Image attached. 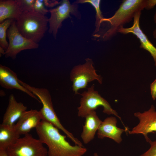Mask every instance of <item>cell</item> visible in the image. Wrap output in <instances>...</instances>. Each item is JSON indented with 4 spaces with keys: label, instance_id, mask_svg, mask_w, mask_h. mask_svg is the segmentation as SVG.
<instances>
[{
    "label": "cell",
    "instance_id": "83f0119b",
    "mask_svg": "<svg viewBox=\"0 0 156 156\" xmlns=\"http://www.w3.org/2000/svg\"><path fill=\"white\" fill-rule=\"evenodd\" d=\"M0 156H9L6 150H0Z\"/></svg>",
    "mask_w": 156,
    "mask_h": 156
},
{
    "label": "cell",
    "instance_id": "ac0fdd59",
    "mask_svg": "<svg viewBox=\"0 0 156 156\" xmlns=\"http://www.w3.org/2000/svg\"><path fill=\"white\" fill-rule=\"evenodd\" d=\"M13 127L0 125V150H6L20 138Z\"/></svg>",
    "mask_w": 156,
    "mask_h": 156
},
{
    "label": "cell",
    "instance_id": "7c38bea8",
    "mask_svg": "<svg viewBox=\"0 0 156 156\" xmlns=\"http://www.w3.org/2000/svg\"><path fill=\"white\" fill-rule=\"evenodd\" d=\"M39 111L31 109L26 111L22 115L13 127L20 135L29 133L33 128L35 129L42 120Z\"/></svg>",
    "mask_w": 156,
    "mask_h": 156
},
{
    "label": "cell",
    "instance_id": "44dd1931",
    "mask_svg": "<svg viewBox=\"0 0 156 156\" xmlns=\"http://www.w3.org/2000/svg\"><path fill=\"white\" fill-rule=\"evenodd\" d=\"M22 12L33 11L35 0H17Z\"/></svg>",
    "mask_w": 156,
    "mask_h": 156
},
{
    "label": "cell",
    "instance_id": "e0dca14e",
    "mask_svg": "<svg viewBox=\"0 0 156 156\" xmlns=\"http://www.w3.org/2000/svg\"><path fill=\"white\" fill-rule=\"evenodd\" d=\"M22 13L17 0H0V23L8 19L15 21Z\"/></svg>",
    "mask_w": 156,
    "mask_h": 156
},
{
    "label": "cell",
    "instance_id": "7402d4cb",
    "mask_svg": "<svg viewBox=\"0 0 156 156\" xmlns=\"http://www.w3.org/2000/svg\"><path fill=\"white\" fill-rule=\"evenodd\" d=\"M33 11L45 15L49 12V10L45 8L43 0H35Z\"/></svg>",
    "mask_w": 156,
    "mask_h": 156
},
{
    "label": "cell",
    "instance_id": "277c9868",
    "mask_svg": "<svg viewBox=\"0 0 156 156\" xmlns=\"http://www.w3.org/2000/svg\"><path fill=\"white\" fill-rule=\"evenodd\" d=\"M20 83L38 97L42 105L39 110L42 119L52 124L62 131L75 145L82 146L81 142L66 130L61 123L54 109L51 96L48 89L37 88L30 86L19 80Z\"/></svg>",
    "mask_w": 156,
    "mask_h": 156
},
{
    "label": "cell",
    "instance_id": "2e32d148",
    "mask_svg": "<svg viewBox=\"0 0 156 156\" xmlns=\"http://www.w3.org/2000/svg\"><path fill=\"white\" fill-rule=\"evenodd\" d=\"M81 138L84 144H87L94 138L96 133L102 122L95 110L90 112L85 117Z\"/></svg>",
    "mask_w": 156,
    "mask_h": 156
},
{
    "label": "cell",
    "instance_id": "f546056e",
    "mask_svg": "<svg viewBox=\"0 0 156 156\" xmlns=\"http://www.w3.org/2000/svg\"><path fill=\"white\" fill-rule=\"evenodd\" d=\"M93 156H99L97 153H95L94 154Z\"/></svg>",
    "mask_w": 156,
    "mask_h": 156
},
{
    "label": "cell",
    "instance_id": "8fae6325",
    "mask_svg": "<svg viewBox=\"0 0 156 156\" xmlns=\"http://www.w3.org/2000/svg\"><path fill=\"white\" fill-rule=\"evenodd\" d=\"M141 13V11H140L135 14L133 18V25L131 27L127 28L122 27L118 30V33L124 34L131 33L135 35L140 40V48L150 53L154 60L155 65L156 66V48L148 40L140 27L139 21Z\"/></svg>",
    "mask_w": 156,
    "mask_h": 156
},
{
    "label": "cell",
    "instance_id": "9c48e42d",
    "mask_svg": "<svg viewBox=\"0 0 156 156\" xmlns=\"http://www.w3.org/2000/svg\"><path fill=\"white\" fill-rule=\"evenodd\" d=\"M9 40L8 47L5 53V57L15 59L17 54L21 51L27 49H37L38 43L23 36L19 31L14 20L7 31Z\"/></svg>",
    "mask_w": 156,
    "mask_h": 156
},
{
    "label": "cell",
    "instance_id": "4316f807",
    "mask_svg": "<svg viewBox=\"0 0 156 156\" xmlns=\"http://www.w3.org/2000/svg\"><path fill=\"white\" fill-rule=\"evenodd\" d=\"M154 20L155 23L156 24V9L154 16ZM153 35L154 38L156 39V27L153 32Z\"/></svg>",
    "mask_w": 156,
    "mask_h": 156
},
{
    "label": "cell",
    "instance_id": "30bf717a",
    "mask_svg": "<svg viewBox=\"0 0 156 156\" xmlns=\"http://www.w3.org/2000/svg\"><path fill=\"white\" fill-rule=\"evenodd\" d=\"M134 116L139 120V124L131 131H129V134H142L146 141L151 140L148 136L150 133L156 132V111L154 106L152 105L150 109L143 113H135Z\"/></svg>",
    "mask_w": 156,
    "mask_h": 156
},
{
    "label": "cell",
    "instance_id": "ffe728a7",
    "mask_svg": "<svg viewBox=\"0 0 156 156\" xmlns=\"http://www.w3.org/2000/svg\"><path fill=\"white\" fill-rule=\"evenodd\" d=\"M13 21L12 19H8L0 23V47L5 51L9 44L6 39L7 30Z\"/></svg>",
    "mask_w": 156,
    "mask_h": 156
},
{
    "label": "cell",
    "instance_id": "d6986e66",
    "mask_svg": "<svg viewBox=\"0 0 156 156\" xmlns=\"http://www.w3.org/2000/svg\"><path fill=\"white\" fill-rule=\"evenodd\" d=\"M101 1L100 0H79L75 2L76 4L88 3L91 4L94 8L96 12V28L94 34L98 32L100 27V22L103 17L100 8Z\"/></svg>",
    "mask_w": 156,
    "mask_h": 156
},
{
    "label": "cell",
    "instance_id": "d4e9b609",
    "mask_svg": "<svg viewBox=\"0 0 156 156\" xmlns=\"http://www.w3.org/2000/svg\"><path fill=\"white\" fill-rule=\"evenodd\" d=\"M44 3L45 6L48 7H52L54 6L60 4L61 2H59L56 0H44Z\"/></svg>",
    "mask_w": 156,
    "mask_h": 156
},
{
    "label": "cell",
    "instance_id": "7a4b0ae2",
    "mask_svg": "<svg viewBox=\"0 0 156 156\" xmlns=\"http://www.w3.org/2000/svg\"><path fill=\"white\" fill-rule=\"evenodd\" d=\"M146 0H124L114 15L111 17L103 18L100 21L106 23L108 28L103 34V40L110 39L118 33L124 24L131 21L138 12L145 9Z\"/></svg>",
    "mask_w": 156,
    "mask_h": 156
},
{
    "label": "cell",
    "instance_id": "9a60e30c",
    "mask_svg": "<svg viewBox=\"0 0 156 156\" xmlns=\"http://www.w3.org/2000/svg\"><path fill=\"white\" fill-rule=\"evenodd\" d=\"M27 109L22 103L18 102L12 94L10 96L8 106L3 115L2 124L13 127Z\"/></svg>",
    "mask_w": 156,
    "mask_h": 156
},
{
    "label": "cell",
    "instance_id": "52a82bcc",
    "mask_svg": "<svg viewBox=\"0 0 156 156\" xmlns=\"http://www.w3.org/2000/svg\"><path fill=\"white\" fill-rule=\"evenodd\" d=\"M85 60L83 64L74 66L70 73L72 89L75 94H79L78 92L79 90L87 88L88 83L94 80L102 83V77L96 73L92 59L87 58Z\"/></svg>",
    "mask_w": 156,
    "mask_h": 156
},
{
    "label": "cell",
    "instance_id": "603a6c76",
    "mask_svg": "<svg viewBox=\"0 0 156 156\" xmlns=\"http://www.w3.org/2000/svg\"><path fill=\"white\" fill-rule=\"evenodd\" d=\"M151 145L149 148L140 156H156V140L149 142Z\"/></svg>",
    "mask_w": 156,
    "mask_h": 156
},
{
    "label": "cell",
    "instance_id": "8992f818",
    "mask_svg": "<svg viewBox=\"0 0 156 156\" xmlns=\"http://www.w3.org/2000/svg\"><path fill=\"white\" fill-rule=\"evenodd\" d=\"M6 151L9 156H48L43 143L29 133L19 138Z\"/></svg>",
    "mask_w": 156,
    "mask_h": 156
},
{
    "label": "cell",
    "instance_id": "3957f363",
    "mask_svg": "<svg viewBox=\"0 0 156 156\" xmlns=\"http://www.w3.org/2000/svg\"><path fill=\"white\" fill-rule=\"evenodd\" d=\"M48 20L46 15L32 11L22 13L15 22L23 36L38 43L48 30Z\"/></svg>",
    "mask_w": 156,
    "mask_h": 156
},
{
    "label": "cell",
    "instance_id": "6da1fadb",
    "mask_svg": "<svg viewBox=\"0 0 156 156\" xmlns=\"http://www.w3.org/2000/svg\"><path fill=\"white\" fill-rule=\"evenodd\" d=\"M36 129L39 139L48 147V156H82L87 151L83 146L71 145L66 140V136L45 120H42Z\"/></svg>",
    "mask_w": 156,
    "mask_h": 156
},
{
    "label": "cell",
    "instance_id": "484cf974",
    "mask_svg": "<svg viewBox=\"0 0 156 156\" xmlns=\"http://www.w3.org/2000/svg\"><path fill=\"white\" fill-rule=\"evenodd\" d=\"M156 5V0H146L145 9L149 10L153 8Z\"/></svg>",
    "mask_w": 156,
    "mask_h": 156
},
{
    "label": "cell",
    "instance_id": "ba28073f",
    "mask_svg": "<svg viewBox=\"0 0 156 156\" xmlns=\"http://www.w3.org/2000/svg\"><path fill=\"white\" fill-rule=\"evenodd\" d=\"M51 14L48 18L49 28L48 32L56 39L59 29L62 26V23L65 19L71 18L70 14L80 19L81 15L78 10V5L75 3L71 4L69 0H63L56 7L49 10Z\"/></svg>",
    "mask_w": 156,
    "mask_h": 156
},
{
    "label": "cell",
    "instance_id": "5b68a950",
    "mask_svg": "<svg viewBox=\"0 0 156 156\" xmlns=\"http://www.w3.org/2000/svg\"><path fill=\"white\" fill-rule=\"evenodd\" d=\"M94 88V85L93 84L87 91L80 94L82 97L80 100V105L77 108L78 116L85 118L90 112L102 106L103 107L104 113L114 115L121 120L117 112L111 107L109 103L100 95L97 91L95 90Z\"/></svg>",
    "mask_w": 156,
    "mask_h": 156
},
{
    "label": "cell",
    "instance_id": "4fadbf2b",
    "mask_svg": "<svg viewBox=\"0 0 156 156\" xmlns=\"http://www.w3.org/2000/svg\"><path fill=\"white\" fill-rule=\"evenodd\" d=\"M0 85L7 89L20 90L41 103L37 96L20 83L16 73L9 67L1 64L0 65Z\"/></svg>",
    "mask_w": 156,
    "mask_h": 156
},
{
    "label": "cell",
    "instance_id": "f1b7e54d",
    "mask_svg": "<svg viewBox=\"0 0 156 156\" xmlns=\"http://www.w3.org/2000/svg\"><path fill=\"white\" fill-rule=\"evenodd\" d=\"M5 51L2 47H0V54L4 55Z\"/></svg>",
    "mask_w": 156,
    "mask_h": 156
},
{
    "label": "cell",
    "instance_id": "5bb4252c",
    "mask_svg": "<svg viewBox=\"0 0 156 156\" xmlns=\"http://www.w3.org/2000/svg\"><path fill=\"white\" fill-rule=\"evenodd\" d=\"M116 118L110 116L106 118L100 125L97 132L98 138L102 139L108 138L118 143L122 141L121 135L122 133L127 130L118 128L116 126Z\"/></svg>",
    "mask_w": 156,
    "mask_h": 156
},
{
    "label": "cell",
    "instance_id": "cb8c5ba5",
    "mask_svg": "<svg viewBox=\"0 0 156 156\" xmlns=\"http://www.w3.org/2000/svg\"><path fill=\"white\" fill-rule=\"evenodd\" d=\"M151 93L153 100L156 99V78L150 85Z\"/></svg>",
    "mask_w": 156,
    "mask_h": 156
}]
</instances>
